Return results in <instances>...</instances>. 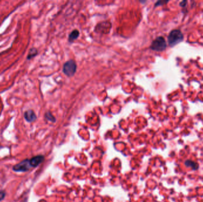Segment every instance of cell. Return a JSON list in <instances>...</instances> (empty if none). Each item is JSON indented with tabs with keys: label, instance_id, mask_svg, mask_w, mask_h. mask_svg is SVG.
Returning a JSON list of instances; mask_svg holds the SVG:
<instances>
[{
	"label": "cell",
	"instance_id": "obj_1",
	"mask_svg": "<svg viewBox=\"0 0 203 202\" xmlns=\"http://www.w3.org/2000/svg\"><path fill=\"white\" fill-rule=\"evenodd\" d=\"M183 39V35L180 30L175 29L172 30L168 37L169 45L173 47L179 44Z\"/></svg>",
	"mask_w": 203,
	"mask_h": 202
},
{
	"label": "cell",
	"instance_id": "obj_2",
	"mask_svg": "<svg viewBox=\"0 0 203 202\" xmlns=\"http://www.w3.org/2000/svg\"><path fill=\"white\" fill-rule=\"evenodd\" d=\"M33 169L30 164V159L26 158L14 165L12 167V170L16 172H26L29 171L30 169Z\"/></svg>",
	"mask_w": 203,
	"mask_h": 202
},
{
	"label": "cell",
	"instance_id": "obj_3",
	"mask_svg": "<svg viewBox=\"0 0 203 202\" xmlns=\"http://www.w3.org/2000/svg\"><path fill=\"white\" fill-rule=\"evenodd\" d=\"M167 44L164 37L160 36L157 37L155 40H154L151 45L150 46V48L155 51L162 52L166 49Z\"/></svg>",
	"mask_w": 203,
	"mask_h": 202
},
{
	"label": "cell",
	"instance_id": "obj_4",
	"mask_svg": "<svg viewBox=\"0 0 203 202\" xmlns=\"http://www.w3.org/2000/svg\"><path fill=\"white\" fill-rule=\"evenodd\" d=\"M76 69V64L73 60L67 61L63 66V72L68 77H73L75 74Z\"/></svg>",
	"mask_w": 203,
	"mask_h": 202
},
{
	"label": "cell",
	"instance_id": "obj_5",
	"mask_svg": "<svg viewBox=\"0 0 203 202\" xmlns=\"http://www.w3.org/2000/svg\"><path fill=\"white\" fill-rule=\"evenodd\" d=\"M24 118L29 123L34 122L37 119V116L32 110H28L24 113Z\"/></svg>",
	"mask_w": 203,
	"mask_h": 202
},
{
	"label": "cell",
	"instance_id": "obj_6",
	"mask_svg": "<svg viewBox=\"0 0 203 202\" xmlns=\"http://www.w3.org/2000/svg\"><path fill=\"white\" fill-rule=\"evenodd\" d=\"M44 156L42 155H39L34 156V157L30 159V164L32 165V168H36L37 166H39L44 161Z\"/></svg>",
	"mask_w": 203,
	"mask_h": 202
},
{
	"label": "cell",
	"instance_id": "obj_7",
	"mask_svg": "<svg viewBox=\"0 0 203 202\" xmlns=\"http://www.w3.org/2000/svg\"><path fill=\"white\" fill-rule=\"evenodd\" d=\"M185 165L187 167H190L194 170H197L199 167V165L197 162H195L192 160H187L185 162Z\"/></svg>",
	"mask_w": 203,
	"mask_h": 202
},
{
	"label": "cell",
	"instance_id": "obj_8",
	"mask_svg": "<svg viewBox=\"0 0 203 202\" xmlns=\"http://www.w3.org/2000/svg\"><path fill=\"white\" fill-rule=\"evenodd\" d=\"M79 32L77 30H74L71 33L69 34L68 37V40L69 42H72L76 40L79 36Z\"/></svg>",
	"mask_w": 203,
	"mask_h": 202
},
{
	"label": "cell",
	"instance_id": "obj_9",
	"mask_svg": "<svg viewBox=\"0 0 203 202\" xmlns=\"http://www.w3.org/2000/svg\"><path fill=\"white\" fill-rule=\"evenodd\" d=\"M37 54V50L36 48L33 47V48L30 49V50H29V54L27 56V59L28 60H30V59H32L34 56H36Z\"/></svg>",
	"mask_w": 203,
	"mask_h": 202
},
{
	"label": "cell",
	"instance_id": "obj_10",
	"mask_svg": "<svg viewBox=\"0 0 203 202\" xmlns=\"http://www.w3.org/2000/svg\"><path fill=\"white\" fill-rule=\"evenodd\" d=\"M45 118L48 120H49L52 122H55V118L54 117V116L51 114V113L48 112L45 113Z\"/></svg>",
	"mask_w": 203,
	"mask_h": 202
},
{
	"label": "cell",
	"instance_id": "obj_11",
	"mask_svg": "<svg viewBox=\"0 0 203 202\" xmlns=\"http://www.w3.org/2000/svg\"><path fill=\"white\" fill-rule=\"evenodd\" d=\"M5 196H6V192L5 190H0V202L2 201L5 199Z\"/></svg>",
	"mask_w": 203,
	"mask_h": 202
}]
</instances>
